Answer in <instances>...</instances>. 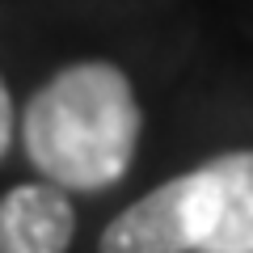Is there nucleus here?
I'll use <instances>...</instances> for the list:
<instances>
[{
	"mask_svg": "<svg viewBox=\"0 0 253 253\" xmlns=\"http://www.w3.org/2000/svg\"><path fill=\"white\" fill-rule=\"evenodd\" d=\"M9 144H13V101H9V84L0 76V161L9 152Z\"/></svg>",
	"mask_w": 253,
	"mask_h": 253,
	"instance_id": "nucleus-5",
	"label": "nucleus"
},
{
	"mask_svg": "<svg viewBox=\"0 0 253 253\" xmlns=\"http://www.w3.org/2000/svg\"><path fill=\"white\" fill-rule=\"evenodd\" d=\"M194 253H253V148L190 173Z\"/></svg>",
	"mask_w": 253,
	"mask_h": 253,
	"instance_id": "nucleus-2",
	"label": "nucleus"
},
{
	"mask_svg": "<svg viewBox=\"0 0 253 253\" xmlns=\"http://www.w3.org/2000/svg\"><path fill=\"white\" fill-rule=\"evenodd\" d=\"M144 110L123 68L106 59L68 63L30 97L21 144L34 169L63 190H106L126 177Z\"/></svg>",
	"mask_w": 253,
	"mask_h": 253,
	"instance_id": "nucleus-1",
	"label": "nucleus"
},
{
	"mask_svg": "<svg viewBox=\"0 0 253 253\" xmlns=\"http://www.w3.org/2000/svg\"><path fill=\"white\" fill-rule=\"evenodd\" d=\"M97 253H194V211H190V173L169 177L152 194L135 199L110 219Z\"/></svg>",
	"mask_w": 253,
	"mask_h": 253,
	"instance_id": "nucleus-3",
	"label": "nucleus"
},
{
	"mask_svg": "<svg viewBox=\"0 0 253 253\" xmlns=\"http://www.w3.org/2000/svg\"><path fill=\"white\" fill-rule=\"evenodd\" d=\"M76 211L55 181L13 186L0 199V253H68Z\"/></svg>",
	"mask_w": 253,
	"mask_h": 253,
	"instance_id": "nucleus-4",
	"label": "nucleus"
}]
</instances>
